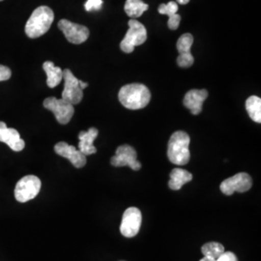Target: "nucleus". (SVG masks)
Masks as SVG:
<instances>
[{
  "instance_id": "f257e3e1",
  "label": "nucleus",
  "mask_w": 261,
  "mask_h": 261,
  "mask_svg": "<svg viewBox=\"0 0 261 261\" xmlns=\"http://www.w3.org/2000/svg\"><path fill=\"white\" fill-rule=\"evenodd\" d=\"M118 99L126 109L136 111L145 108L149 103L151 93L144 84H127L120 89Z\"/></svg>"
},
{
  "instance_id": "6e6552de",
  "label": "nucleus",
  "mask_w": 261,
  "mask_h": 261,
  "mask_svg": "<svg viewBox=\"0 0 261 261\" xmlns=\"http://www.w3.org/2000/svg\"><path fill=\"white\" fill-rule=\"evenodd\" d=\"M252 186V179L248 173L240 172L234 176L227 178L222 182L220 189L226 196H231L235 192L245 193Z\"/></svg>"
},
{
  "instance_id": "423d86ee",
  "label": "nucleus",
  "mask_w": 261,
  "mask_h": 261,
  "mask_svg": "<svg viewBox=\"0 0 261 261\" xmlns=\"http://www.w3.org/2000/svg\"><path fill=\"white\" fill-rule=\"evenodd\" d=\"M44 107L53 112L58 123L66 125L72 119L75 109L72 103L63 99H56V97H48L44 101Z\"/></svg>"
},
{
  "instance_id": "5701e85b",
  "label": "nucleus",
  "mask_w": 261,
  "mask_h": 261,
  "mask_svg": "<svg viewBox=\"0 0 261 261\" xmlns=\"http://www.w3.org/2000/svg\"><path fill=\"white\" fill-rule=\"evenodd\" d=\"M103 7V0H87L84 4V8L87 12L99 11Z\"/></svg>"
},
{
  "instance_id": "1a4fd4ad",
  "label": "nucleus",
  "mask_w": 261,
  "mask_h": 261,
  "mask_svg": "<svg viewBox=\"0 0 261 261\" xmlns=\"http://www.w3.org/2000/svg\"><path fill=\"white\" fill-rule=\"evenodd\" d=\"M142 222V216L140 209L137 207H130L126 209L122 217L120 232L127 238L135 237L139 233Z\"/></svg>"
},
{
  "instance_id": "ddd939ff",
  "label": "nucleus",
  "mask_w": 261,
  "mask_h": 261,
  "mask_svg": "<svg viewBox=\"0 0 261 261\" xmlns=\"http://www.w3.org/2000/svg\"><path fill=\"white\" fill-rule=\"evenodd\" d=\"M194 43V37L190 33H185L178 39L177 50L179 56L177 64L181 68H189L194 64V56L191 54V47Z\"/></svg>"
},
{
  "instance_id": "4468645a",
  "label": "nucleus",
  "mask_w": 261,
  "mask_h": 261,
  "mask_svg": "<svg viewBox=\"0 0 261 261\" xmlns=\"http://www.w3.org/2000/svg\"><path fill=\"white\" fill-rule=\"evenodd\" d=\"M0 141L6 143L11 149L19 152L25 147L24 140L20 138L19 132L13 128H8L4 122L0 121Z\"/></svg>"
},
{
  "instance_id": "aec40b11",
  "label": "nucleus",
  "mask_w": 261,
  "mask_h": 261,
  "mask_svg": "<svg viewBox=\"0 0 261 261\" xmlns=\"http://www.w3.org/2000/svg\"><path fill=\"white\" fill-rule=\"evenodd\" d=\"M147 9L148 5L141 0H127L124 6L126 14L132 19L140 18Z\"/></svg>"
},
{
  "instance_id": "393cba45",
  "label": "nucleus",
  "mask_w": 261,
  "mask_h": 261,
  "mask_svg": "<svg viewBox=\"0 0 261 261\" xmlns=\"http://www.w3.org/2000/svg\"><path fill=\"white\" fill-rule=\"evenodd\" d=\"M215 261H238V259L233 252H224L218 259Z\"/></svg>"
},
{
  "instance_id": "f8f14e48",
  "label": "nucleus",
  "mask_w": 261,
  "mask_h": 261,
  "mask_svg": "<svg viewBox=\"0 0 261 261\" xmlns=\"http://www.w3.org/2000/svg\"><path fill=\"white\" fill-rule=\"evenodd\" d=\"M55 151L57 155L68 159L75 168H84L86 165V156L80 150L76 149L75 146L70 145L67 142L61 141L56 143Z\"/></svg>"
},
{
  "instance_id": "39448f33",
  "label": "nucleus",
  "mask_w": 261,
  "mask_h": 261,
  "mask_svg": "<svg viewBox=\"0 0 261 261\" xmlns=\"http://www.w3.org/2000/svg\"><path fill=\"white\" fill-rule=\"evenodd\" d=\"M41 180L35 175L21 178L15 188V197L19 202H28L37 196L41 190Z\"/></svg>"
},
{
  "instance_id": "2eb2a0df",
  "label": "nucleus",
  "mask_w": 261,
  "mask_h": 261,
  "mask_svg": "<svg viewBox=\"0 0 261 261\" xmlns=\"http://www.w3.org/2000/svg\"><path fill=\"white\" fill-rule=\"evenodd\" d=\"M208 97V91L205 89H192L187 92L183 103L194 115L199 114L202 111V105Z\"/></svg>"
},
{
  "instance_id": "f03ea898",
  "label": "nucleus",
  "mask_w": 261,
  "mask_h": 261,
  "mask_svg": "<svg viewBox=\"0 0 261 261\" xmlns=\"http://www.w3.org/2000/svg\"><path fill=\"white\" fill-rule=\"evenodd\" d=\"M55 19L54 11L47 6L34 10L25 24V33L31 39L41 37L47 33Z\"/></svg>"
},
{
  "instance_id": "a878e982",
  "label": "nucleus",
  "mask_w": 261,
  "mask_h": 261,
  "mask_svg": "<svg viewBox=\"0 0 261 261\" xmlns=\"http://www.w3.org/2000/svg\"><path fill=\"white\" fill-rule=\"evenodd\" d=\"M80 85H81V88L84 90V89H85V88L88 86V84H86V83H84V82L80 81Z\"/></svg>"
},
{
  "instance_id": "b1692460",
  "label": "nucleus",
  "mask_w": 261,
  "mask_h": 261,
  "mask_svg": "<svg viewBox=\"0 0 261 261\" xmlns=\"http://www.w3.org/2000/svg\"><path fill=\"white\" fill-rule=\"evenodd\" d=\"M12 75V72L8 67L0 65V82L8 81Z\"/></svg>"
},
{
  "instance_id": "f3484780",
  "label": "nucleus",
  "mask_w": 261,
  "mask_h": 261,
  "mask_svg": "<svg viewBox=\"0 0 261 261\" xmlns=\"http://www.w3.org/2000/svg\"><path fill=\"white\" fill-rule=\"evenodd\" d=\"M177 11L178 4L174 1H170L168 4H161L159 6V13L162 15H168L169 17L168 25L171 30H176L181 21V17L178 15Z\"/></svg>"
},
{
  "instance_id": "9b49d317",
  "label": "nucleus",
  "mask_w": 261,
  "mask_h": 261,
  "mask_svg": "<svg viewBox=\"0 0 261 261\" xmlns=\"http://www.w3.org/2000/svg\"><path fill=\"white\" fill-rule=\"evenodd\" d=\"M58 28L63 32L66 39L75 45L83 44L89 37L88 28L68 19H61L58 22Z\"/></svg>"
},
{
  "instance_id": "bb28decb",
  "label": "nucleus",
  "mask_w": 261,
  "mask_h": 261,
  "mask_svg": "<svg viewBox=\"0 0 261 261\" xmlns=\"http://www.w3.org/2000/svg\"><path fill=\"white\" fill-rule=\"evenodd\" d=\"M177 2L179 3V4L185 5V4H188V3L190 2V0H177Z\"/></svg>"
},
{
  "instance_id": "9d476101",
  "label": "nucleus",
  "mask_w": 261,
  "mask_h": 261,
  "mask_svg": "<svg viewBox=\"0 0 261 261\" xmlns=\"http://www.w3.org/2000/svg\"><path fill=\"white\" fill-rule=\"evenodd\" d=\"M138 154L134 147L124 144L116 149L115 156L111 160L113 167H130L133 170H140L141 164L138 161Z\"/></svg>"
},
{
  "instance_id": "0eeeda50",
  "label": "nucleus",
  "mask_w": 261,
  "mask_h": 261,
  "mask_svg": "<svg viewBox=\"0 0 261 261\" xmlns=\"http://www.w3.org/2000/svg\"><path fill=\"white\" fill-rule=\"evenodd\" d=\"M63 80L64 89L61 99L72 103L73 106L81 103L84 98V90L81 88L80 80H77L69 69H65L63 71Z\"/></svg>"
},
{
  "instance_id": "c85d7f7f",
  "label": "nucleus",
  "mask_w": 261,
  "mask_h": 261,
  "mask_svg": "<svg viewBox=\"0 0 261 261\" xmlns=\"http://www.w3.org/2000/svg\"><path fill=\"white\" fill-rule=\"evenodd\" d=\"M0 1H3V0H0Z\"/></svg>"
},
{
  "instance_id": "6ab92c4d",
  "label": "nucleus",
  "mask_w": 261,
  "mask_h": 261,
  "mask_svg": "<svg viewBox=\"0 0 261 261\" xmlns=\"http://www.w3.org/2000/svg\"><path fill=\"white\" fill-rule=\"evenodd\" d=\"M43 69L47 75V84L49 88H55L63 80V71L61 68L55 65L51 61H46Z\"/></svg>"
},
{
  "instance_id": "7ed1b4c3",
  "label": "nucleus",
  "mask_w": 261,
  "mask_h": 261,
  "mask_svg": "<svg viewBox=\"0 0 261 261\" xmlns=\"http://www.w3.org/2000/svg\"><path fill=\"white\" fill-rule=\"evenodd\" d=\"M190 137L183 130H177L170 137L168 141V160L177 166H185L191 158Z\"/></svg>"
},
{
  "instance_id": "dca6fc26",
  "label": "nucleus",
  "mask_w": 261,
  "mask_h": 261,
  "mask_svg": "<svg viewBox=\"0 0 261 261\" xmlns=\"http://www.w3.org/2000/svg\"><path fill=\"white\" fill-rule=\"evenodd\" d=\"M98 134L99 132L96 128H90L87 132H81L79 134V150L85 156L92 155L97 152L93 142L97 139Z\"/></svg>"
},
{
  "instance_id": "4be33fe9",
  "label": "nucleus",
  "mask_w": 261,
  "mask_h": 261,
  "mask_svg": "<svg viewBox=\"0 0 261 261\" xmlns=\"http://www.w3.org/2000/svg\"><path fill=\"white\" fill-rule=\"evenodd\" d=\"M201 252L203 253V256L209 257L211 259H218L224 252V246L218 242L206 243L202 248Z\"/></svg>"
},
{
  "instance_id": "412c9836",
  "label": "nucleus",
  "mask_w": 261,
  "mask_h": 261,
  "mask_svg": "<svg viewBox=\"0 0 261 261\" xmlns=\"http://www.w3.org/2000/svg\"><path fill=\"white\" fill-rule=\"evenodd\" d=\"M246 110L249 116L256 123L261 122V99L257 96H251L246 101Z\"/></svg>"
},
{
  "instance_id": "a211bd4d",
  "label": "nucleus",
  "mask_w": 261,
  "mask_h": 261,
  "mask_svg": "<svg viewBox=\"0 0 261 261\" xmlns=\"http://www.w3.org/2000/svg\"><path fill=\"white\" fill-rule=\"evenodd\" d=\"M192 179L193 174L188 170H185L183 168H174L170 172V180L168 182V187L173 191H178L188 182L192 181Z\"/></svg>"
},
{
  "instance_id": "20e7f679",
  "label": "nucleus",
  "mask_w": 261,
  "mask_h": 261,
  "mask_svg": "<svg viewBox=\"0 0 261 261\" xmlns=\"http://www.w3.org/2000/svg\"><path fill=\"white\" fill-rule=\"evenodd\" d=\"M129 30L120 43L122 50L126 54L134 51L135 47L142 45L147 39V31L145 27L137 19L129 20Z\"/></svg>"
},
{
  "instance_id": "cd10ccee",
  "label": "nucleus",
  "mask_w": 261,
  "mask_h": 261,
  "mask_svg": "<svg viewBox=\"0 0 261 261\" xmlns=\"http://www.w3.org/2000/svg\"><path fill=\"white\" fill-rule=\"evenodd\" d=\"M200 261H215L214 259H211V258H209V257H205V256H203V258L202 259H200Z\"/></svg>"
}]
</instances>
